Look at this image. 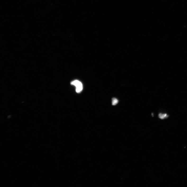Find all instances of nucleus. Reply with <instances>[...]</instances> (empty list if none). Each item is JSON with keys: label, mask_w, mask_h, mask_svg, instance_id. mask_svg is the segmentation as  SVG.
<instances>
[{"label": "nucleus", "mask_w": 187, "mask_h": 187, "mask_svg": "<svg viewBox=\"0 0 187 187\" xmlns=\"http://www.w3.org/2000/svg\"><path fill=\"white\" fill-rule=\"evenodd\" d=\"M71 84L72 85L75 86L76 91L77 93H80L82 90L83 85L82 83L80 81L78 80H75L72 81Z\"/></svg>", "instance_id": "1"}, {"label": "nucleus", "mask_w": 187, "mask_h": 187, "mask_svg": "<svg viewBox=\"0 0 187 187\" xmlns=\"http://www.w3.org/2000/svg\"><path fill=\"white\" fill-rule=\"evenodd\" d=\"M158 116L159 118L162 119L166 118L168 117V116L166 114L160 113Z\"/></svg>", "instance_id": "2"}, {"label": "nucleus", "mask_w": 187, "mask_h": 187, "mask_svg": "<svg viewBox=\"0 0 187 187\" xmlns=\"http://www.w3.org/2000/svg\"><path fill=\"white\" fill-rule=\"evenodd\" d=\"M119 101L118 100L115 98L112 99V104L113 105H115L118 104Z\"/></svg>", "instance_id": "3"}]
</instances>
